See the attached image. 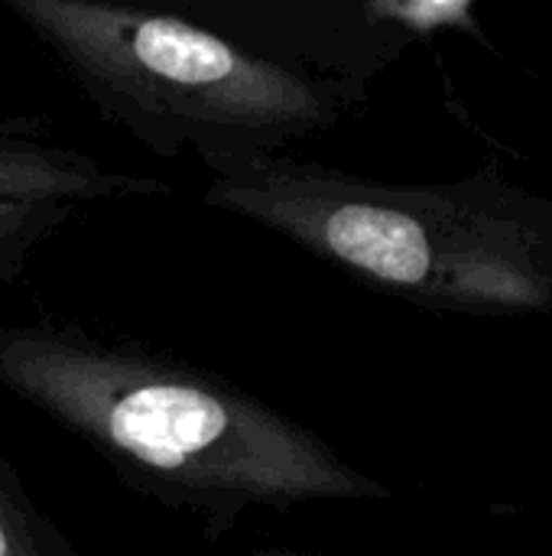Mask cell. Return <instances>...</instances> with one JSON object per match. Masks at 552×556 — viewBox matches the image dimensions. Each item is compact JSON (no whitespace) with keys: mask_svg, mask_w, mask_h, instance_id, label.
I'll return each mask as SVG.
<instances>
[{"mask_svg":"<svg viewBox=\"0 0 552 556\" xmlns=\"http://www.w3.org/2000/svg\"><path fill=\"white\" fill-rule=\"evenodd\" d=\"M202 199L410 306L552 319V199L498 166L384 182L283 150L211 173Z\"/></svg>","mask_w":552,"mask_h":556,"instance_id":"7a4b0ae2","label":"cell"},{"mask_svg":"<svg viewBox=\"0 0 552 556\" xmlns=\"http://www.w3.org/2000/svg\"><path fill=\"white\" fill-rule=\"evenodd\" d=\"M0 388L94 450L124 485L198 515L211 534L254 511L394 495L224 375L75 323L0 326Z\"/></svg>","mask_w":552,"mask_h":556,"instance_id":"6da1fadb","label":"cell"},{"mask_svg":"<svg viewBox=\"0 0 552 556\" xmlns=\"http://www.w3.org/2000/svg\"><path fill=\"white\" fill-rule=\"evenodd\" d=\"M65 531L29 498L16 469L0 453V556H75Z\"/></svg>","mask_w":552,"mask_h":556,"instance_id":"8992f818","label":"cell"},{"mask_svg":"<svg viewBox=\"0 0 552 556\" xmlns=\"http://www.w3.org/2000/svg\"><path fill=\"white\" fill-rule=\"evenodd\" d=\"M101 111L156 156L208 173L332 134L368 91L267 55L159 0H0Z\"/></svg>","mask_w":552,"mask_h":556,"instance_id":"3957f363","label":"cell"},{"mask_svg":"<svg viewBox=\"0 0 552 556\" xmlns=\"http://www.w3.org/2000/svg\"><path fill=\"white\" fill-rule=\"evenodd\" d=\"M377 13L413 36H429L436 29H462L478 33L475 0H374Z\"/></svg>","mask_w":552,"mask_h":556,"instance_id":"ba28073f","label":"cell"},{"mask_svg":"<svg viewBox=\"0 0 552 556\" xmlns=\"http://www.w3.org/2000/svg\"><path fill=\"white\" fill-rule=\"evenodd\" d=\"M166 192H172V186L156 176L111 169L85 150L62 143L42 117L0 114V195L88 205Z\"/></svg>","mask_w":552,"mask_h":556,"instance_id":"5b68a950","label":"cell"},{"mask_svg":"<svg viewBox=\"0 0 552 556\" xmlns=\"http://www.w3.org/2000/svg\"><path fill=\"white\" fill-rule=\"evenodd\" d=\"M267 55L299 62L371 91L416 39L374 0H159Z\"/></svg>","mask_w":552,"mask_h":556,"instance_id":"277c9868","label":"cell"},{"mask_svg":"<svg viewBox=\"0 0 552 556\" xmlns=\"http://www.w3.org/2000/svg\"><path fill=\"white\" fill-rule=\"evenodd\" d=\"M75 202L0 195V283L20 280L29 257L75 215Z\"/></svg>","mask_w":552,"mask_h":556,"instance_id":"52a82bcc","label":"cell"}]
</instances>
